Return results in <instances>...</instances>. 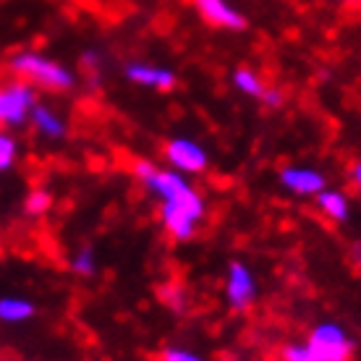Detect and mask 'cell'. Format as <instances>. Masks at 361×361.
I'll list each match as a JSON object with an SVG mask.
<instances>
[{"label": "cell", "mask_w": 361, "mask_h": 361, "mask_svg": "<svg viewBox=\"0 0 361 361\" xmlns=\"http://www.w3.org/2000/svg\"><path fill=\"white\" fill-rule=\"evenodd\" d=\"M204 215H207V202L194 186L183 189L173 199H165L160 204V220H163L165 233L173 241H191Z\"/></svg>", "instance_id": "1"}, {"label": "cell", "mask_w": 361, "mask_h": 361, "mask_svg": "<svg viewBox=\"0 0 361 361\" xmlns=\"http://www.w3.org/2000/svg\"><path fill=\"white\" fill-rule=\"evenodd\" d=\"M11 71L18 73L24 82L45 87L50 92H66L76 84V76H73L71 68H66L63 63L39 53H29V50L11 58Z\"/></svg>", "instance_id": "2"}, {"label": "cell", "mask_w": 361, "mask_h": 361, "mask_svg": "<svg viewBox=\"0 0 361 361\" xmlns=\"http://www.w3.org/2000/svg\"><path fill=\"white\" fill-rule=\"evenodd\" d=\"M309 348L314 351L317 361H351L356 343L341 325L319 322L307 338Z\"/></svg>", "instance_id": "3"}, {"label": "cell", "mask_w": 361, "mask_h": 361, "mask_svg": "<svg viewBox=\"0 0 361 361\" xmlns=\"http://www.w3.org/2000/svg\"><path fill=\"white\" fill-rule=\"evenodd\" d=\"M131 173L136 176V180L145 186L149 194L160 197V202L173 199L176 194H180L183 189H189L191 183L183 173L173 171V168H160V165L149 163V160H134L131 163Z\"/></svg>", "instance_id": "4"}, {"label": "cell", "mask_w": 361, "mask_h": 361, "mask_svg": "<svg viewBox=\"0 0 361 361\" xmlns=\"http://www.w3.org/2000/svg\"><path fill=\"white\" fill-rule=\"evenodd\" d=\"M35 105L37 97L29 82H11L6 87H0V123L3 126H21V123H27V118Z\"/></svg>", "instance_id": "5"}, {"label": "cell", "mask_w": 361, "mask_h": 361, "mask_svg": "<svg viewBox=\"0 0 361 361\" xmlns=\"http://www.w3.org/2000/svg\"><path fill=\"white\" fill-rule=\"evenodd\" d=\"M165 157H168V163H171L173 171L178 173H204L209 168V157H207V149L194 142V139H186V136H178V139H171L168 145H165Z\"/></svg>", "instance_id": "6"}, {"label": "cell", "mask_w": 361, "mask_h": 361, "mask_svg": "<svg viewBox=\"0 0 361 361\" xmlns=\"http://www.w3.org/2000/svg\"><path fill=\"white\" fill-rule=\"evenodd\" d=\"M226 298L228 307L246 312L257 301V280L246 262H231L226 272Z\"/></svg>", "instance_id": "7"}, {"label": "cell", "mask_w": 361, "mask_h": 361, "mask_svg": "<svg viewBox=\"0 0 361 361\" xmlns=\"http://www.w3.org/2000/svg\"><path fill=\"white\" fill-rule=\"evenodd\" d=\"M280 186L296 197H317L327 186V178L322 171L309 165H288L280 171Z\"/></svg>", "instance_id": "8"}, {"label": "cell", "mask_w": 361, "mask_h": 361, "mask_svg": "<svg viewBox=\"0 0 361 361\" xmlns=\"http://www.w3.org/2000/svg\"><path fill=\"white\" fill-rule=\"evenodd\" d=\"M194 8L207 24L228 32H244L246 16L238 8H233L228 0H194Z\"/></svg>", "instance_id": "9"}, {"label": "cell", "mask_w": 361, "mask_h": 361, "mask_svg": "<svg viewBox=\"0 0 361 361\" xmlns=\"http://www.w3.org/2000/svg\"><path fill=\"white\" fill-rule=\"evenodd\" d=\"M128 82L139 84V87H147V90H160L168 92L176 87L178 76L173 73V68H165V66H152V63H126L123 68Z\"/></svg>", "instance_id": "10"}, {"label": "cell", "mask_w": 361, "mask_h": 361, "mask_svg": "<svg viewBox=\"0 0 361 361\" xmlns=\"http://www.w3.org/2000/svg\"><path fill=\"white\" fill-rule=\"evenodd\" d=\"M29 121L37 128V134H42L45 139H66L68 136V123L63 121V116L55 113L53 108H47V105L37 102L29 113Z\"/></svg>", "instance_id": "11"}, {"label": "cell", "mask_w": 361, "mask_h": 361, "mask_svg": "<svg viewBox=\"0 0 361 361\" xmlns=\"http://www.w3.org/2000/svg\"><path fill=\"white\" fill-rule=\"evenodd\" d=\"M317 207L325 212V217L335 220V223H345L351 217V202L345 197L343 191L338 189H322L317 194Z\"/></svg>", "instance_id": "12"}, {"label": "cell", "mask_w": 361, "mask_h": 361, "mask_svg": "<svg viewBox=\"0 0 361 361\" xmlns=\"http://www.w3.org/2000/svg\"><path fill=\"white\" fill-rule=\"evenodd\" d=\"M37 314V307L29 298L21 296H3L0 298V322L6 325H21Z\"/></svg>", "instance_id": "13"}, {"label": "cell", "mask_w": 361, "mask_h": 361, "mask_svg": "<svg viewBox=\"0 0 361 361\" xmlns=\"http://www.w3.org/2000/svg\"><path fill=\"white\" fill-rule=\"evenodd\" d=\"M233 87L246 97H262V92L267 90V84L262 82V76H257L252 68H235L233 76H231Z\"/></svg>", "instance_id": "14"}, {"label": "cell", "mask_w": 361, "mask_h": 361, "mask_svg": "<svg viewBox=\"0 0 361 361\" xmlns=\"http://www.w3.org/2000/svg\"><path fill=\"white\" fill-rule=\"evenodd\" d=\"M157 298H160L171 312H176V314H183V312L189 309V293H186V288L178 286V283H165V286H160V288H157Z\"/></svg>", "instance_id": "15"}, {"label": "cell", "mask_w": 361, "mask_h": 361, "mask_svg": "<svg viewBox=\"0 0 361 361\" xmlns=\"http://www.w3.org/2000/svg\"><path fill=\"white\" fill-rule=\"evenodd\" d=\"M71 272L79 275V278H92V275L97 272V257H94V249H92V246H82V249L73 252Z\"/></svg>", "instance_id": "16"}, {"label": "cell", "mask_w": 361, "mask_h": 361, "mask_svg": "<svg viewBox=\"0 0 361 361\" xmlns=\"http://www.w3.org/2000/svg\"><path fill=\"white\" fill-rule=\"evenodd\" d=\"M50 207H53V194H50V191H45V189H35L27 197V202H24V212H27V215H32V217L45 215Z\"/></svg>", "instance_id": "17"}, {"label": "cell", "mask_w": 361, "mask_h": 361, "mask_svg": "<svg viewBox=\"0 0 361 361\" xmlns=\"http://www.w3.org/2000/svg\"><path fill=\"white\" fill-rule=\"evenodd\" d=\"M18 157V145L16 139L6 131H0V171H11Z\"/></svg>", "instance_id": "18"}, {"label": "cell", "mask_w": 361, "mask_h": 361, "mask_svg": "<svg viewBox=\"0 0 361 361\" xmlns=\"http://www.w3.org/2000/svg\"><path fill=\"white\" fill-rule=\"evenodd\" d=\"M280 359L283 361H317L314 351L309 343H288L280 348Z\"/></svg>", "instance_id": "19"}, {"label": "cell", "mask_w": 361, "mask_h": 361, "mask_svg": "<svg viewBox=\"0 0 361 361\" xmlns=\"http://www.w3.org/2000/svg\"><path fill=\"white\" fill-rule=\"evenodd\" d=\"M157 361H207L204 356H199V353L194 351H186V348H176V345H171V348H165L160 356H157Z\"/></svg>", "instance_id": "20"}, {"label": "cell", "mask_w": 361, "mask_h": 361, "mask_svg": "<svg viewBox=\"0 0 361 361\" xmlns=\"http://www.w3.org/2000/svg\"><path fill=\"white\" fill-rule=\"evenodd\" d=\"M259 102H262L264 108L278 110V108H283V102H286V94H283L280 90H275V87H267V90L262 92V97H259Z\"/></svg>", "instance_id": "21"}, {"label": "cell", "mask_w": 361, "mask_h": 361, "mask_svg": "<svg viewBox=\"0 0 361 361\" xmlns=\"http://www.w3.org/2000/svg\"><path fill=\"white\" fill-rule=\"evenodd\" d=\"M82 66L87 68V71H99V66H102V58H99L97 50H87V53L82 55Z\"/></svg>", "instance_id": "22"}, {"label": "cell", "mask_w": 361, "mask_h": 361, "mask_svg": "<svg viewBox=\"0 0 361 361\" xmlns=\"http://www.w3.org/2000/svg\"><path fill=\"white\" fill-rule=\"evenodd\" d=\"M351 176H353V183H356V189L361 191V160L356 165H353V173H351Z\"/></svg>", "instance_id": "23"}, {"label": "cell", "mask_w": 361, "mask_h": 361, "mask_svg": "<svg viewBox=\"0 0 361 361\" xmlns=\"http://www.w3.org/2000/svg\"><path fill=\"white\" fill-rule=\"evenodd\" d=\"M351 254H353V262L359 264V270H361V246H359V244H353V246H351Z\"/></svg>", "instance_id": "24"}]
</instances>
